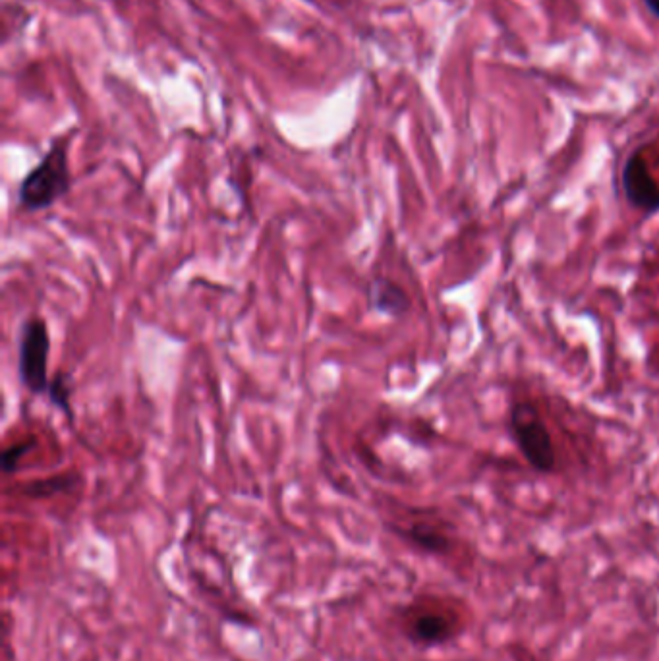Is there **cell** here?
Masks as SVG:
<instances>
[{
	"mask_svg": "<svg viewBox=\"0 0 659 661\" xmlns=\"http://www.w3.org/2000/svg\"><path fill=\"white\" fill-rule=\"evenodd\" d=\"M509 433L518 453L538 474L557 472V449L538 406L530 401H516L509 410Z\"/></svg>",
	"mask_w": 659,
	"mask_h": 661,
	"instance_id": "obj_2",
	"label": "cell"
},
{
	"mask_svg": "<svg viewBox=\"0 0 659 661\" xmlns=\"http://www.w3.org/2000/svg\"><path fill=\"white\" fill-rule=\"evenodd\" d=\"M76 484H78V476L74 472H70V474H58L47 480H37V482L26 484L22 493L31 499H47V497L66 493V491L76 488Z\"/></svg>",
	"mask_w": 659,
	"mask_h": 661,
	"instance_id": "obj_8",
	"label": "cell"
},
{
	"mask_svg": "<svg viewBox=\"0 0 659 661\" xmlns=\"http://www.w3.org/2000/svg\"><path fill=\"white\" fill-rule=\"evenodd\" d=\"M368 296H370V306L383 316H406L412 308V300L408 292L399 283L387 277H375L368 287Z\"/></svg>",
	"mask_w": 659,
	"mask_h": 661,
	"instance_id": "obj_5",
	"label": "cell"
},
{
	"mask_svg": "<svg viewBox=\"0 0 659 661\" xmlns=\"http://www.w3.org/2000/svg\"><path fill=\"white\" fill-rule=\"evenodd\" d=\"M397 534L412 546L418 547L420 551L431 555H441L451 549L449 538L428 522H416L406 530H397Z\"/></svg>",
	"mask_w": 659,
	"mask_h": 661,
	"instance_id": "obj_7",
	"label": "cell"
},
{
	"mask_svg": "<svg viewBox=\"0 0 659 661\" xmlns=\"http://www.w3.org/2000/svg\"><path fill=\"white\" fill-rule=\"evenodd\" d=\"M49 401L58 406V410H62L68 418H72V404H70V397H72V381L66 374H57L51 379L49 385V393H47Z\"/></svg>",
	"mask_w": 659,
	"mask_h": 661,
	"instance_id": "obj_9",
	"label": "cell"
},
{
	"mask_svg": "<svg viewBox=\"0 0 659 661\" xmlns=\"http://www.w3.org/2000/svg\"><path fill=\"white\" fill-rule=\"evenodd\" d=\"M35 445H37V441H35V437H31L28 441H18V443L6 447L2 453V470L6 474H14L20 468L22 460L28 457L29 451L35 449Z\"/></svg>",
	"mask_w": 659,
	"mask_h": 661,
	"instance_id": "obj_10",
	"label": "cell"
},
{
	"mask_svg": "<svg viewBox=\"0 0 659 661\" xmlns=\"http://www.w3.org/2000/svg\"><path fill=\"white\" fill-rule=\"evenodd\" d=\"M408 638L418 646H439L453 638V623L439 613H420L408 625Z\"/></svg>",
	"mask_w": 659,
	"mask_h": 661,
	"instance_id": "obj_6",
	"label": "cell"
},
{
	"mask_svg": "<svg viewBox=\"0 0 659 661\" xmlns=\"http://www.w3.org/2000/svg\"><path fill=\"white\" fill-rule=\"evenodd\" d=\"M51 333L41 317H28L18 333V377L33 397H47Z\"/></svg>",
	"mask_w": 659,
	"mask_h": 661,
	"instance_id": "obj_3",
	"label": "cell"
},
{
	"mask_svg": "<svg viewBox=\"0 0 659 661\" xmlns=\"http://www.w3.org/2000/svg\"><path fill=\"white\" fill-rule=\"evenodd\" d=\"M646 149L638 147L625 159L621 169V190L631 209L652 217L659 213V180L650 171Z\"/></svg>",
	"mask_w": 659,
	"mask_h": 661,
	"instance_id": "obj_4",
	"label": "cell"
},
{
	"mask_svg": "<svg viewBox=\"0 0 659 661\" xmlns=\"http://www.w3.org/2000/svg\"><path fill=\"white\" fill-rule=\"evenodd\" d=\"M642 2L650 10V14L659 20V0H642Z\"/></svg>",
	"mask_w": 659,
	"mask_h": 661,
	"instance_id": "obj_11",
	"label": "cell"
},
{
	"mask_svg": "<svg viewBox=\"0 0 659 661\" xmlns=\"http://www.w3.org/2000/svg\"><path fill=\"white\" fill-rule=\"evenodd\" d=\"M72 188V173L68 159V138H58L29 171L18 186V205L39 213L51 209Z\"/></svg>",
	"mask_w": 659,
	"mask_h": 661,
	"instance_id": "obj_1",
	"label": "cell"
}]
</instances>
